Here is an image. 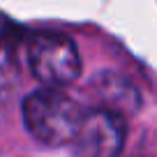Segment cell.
Listing matches in <instances>:
<instances>
[{"label": "cell", "mask_w": 157, "mask_h": 157, "mask_svg": "<svg viewBox=\"0 0 157 157\" xmlns=\"http://www.w3.org/2000/svg\"><path fill=\"white\" fill-rule=\"evenodd\" d=\"M95 95L102 99L99 109H109L120 116H123V111H134V106H139L136 88L116 74H102L95 86Z\"/></svg>", "instance_id": "277c9868"}, {"label": "cell", "mask_w": 157, "mask_h": 157, "mask_svg": "<svg viewBox=\"0 0 157 157\" xmlns=\"http://www.w3.org/2000/svg\"><path fill=\"white\" fill-rule=\"evenodd\" d=\"M23 28L10 21L7 16L0 14V49H16L19 42L23 39Z\"/></svg>", "instance_id": "5b68a950"}, {"label": "cell", "mask_w": 157, "mask_h": 157, "mask_svg": "<svg viewBox=\"0 0 157 157\" xmlns=\"http://www.w3.org/2000/svg\"><path fill=\"white\" fill-rule=\"evenodd\" d=\"M83 111L58 88H42L23 99V123L44 146H67L74 141Z\"/></svg>", "instance_id": "6da1fadb"}, {"label": "cell", "mask_w": 157, "mask_h": 157, "mask_svg": "<svg viewBox=\"0 0 157 157\" xmlns=\"http://www.w3.org/2000/svg\"><path fill=\"white\" fill-rule=\"evenodd\" d=\"M28 65L37 81L46 88H60L76 81L81 74V56L72 39L63 33H33L28 37Z\"/></svg>", "instance_id": "7a4b0ae2"}, {"label": "cell", "mask_w": 157, "mask_h": 157, "mask_svg": "<svg viewBox=\"0 0 157 157\" xmlns=\"http://www.w3.org/2000/svg\"><path fill=\"white\" fill-rule=\"evenodd\" d=\"M125 136V116L109 109H93L83 113L72 143L78 157H118Z\"/></svg>", "instance_id": "3957f363"}]
</instances>
